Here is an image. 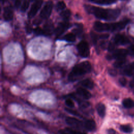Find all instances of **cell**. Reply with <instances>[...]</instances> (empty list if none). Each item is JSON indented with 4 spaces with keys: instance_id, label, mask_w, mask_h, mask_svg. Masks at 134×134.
I'll return each mask as SVG.
<instances>
[{
    "instance_id": "6da1fadb",
    "label": "cell",
    "mask_w": 134,
    "mask_h": 134,
    "mask_svg": "<svg viewBox=\"0 0 134 134\" xmlns=\"http://www.w3.org/2000/svg\"><path fill=\"white\" fill-rule=\"evenodd\" d=\"M86 9L97 18L105 20H115L120 14V10L118 9H104L94 6H87Z\"/></svg>"
},
{
    "instance_id": "7a4b0ae2",
    "label": "cell",
    "mask_w": 134,
    "mask_h": 134,
    "mask_svg": "<svg viewBox=\"0 0 134 134\" xmlns=\"http://www.w3.org/2000/svg\"><path fill=\"white\" fill-rule=\"evenodd\" d=\"M91 70V64L88 61H83L75 65L69 74L68 79L70 81L76 80L79 77L81 76Z\"/></svg>"
},
{
    "instance_id": "3957f363",
    "label": "cell",
    "mask_w": 134,
    "mask_h": 134,
    "mask_svg": "<svg viewBox=\"0 0 134 134\" xmlns=\"http://www.w3.org/2000/svg\"><path fill=\"white\" fill-rule=\"evenodd\" d=\"M79 54L83 58H87L90 55V49L88 43L85 41H81L77 45Z\"/></svg>"
},
{
    "instance_id": "277c9868",
    "label": "cell",
    "mask_w": 134,
    "mask_h": 134,
    "mask_svg": "<svg viewBox=\"0 0 134 134\" xmlns=\"http://www.w3.org/2000/svg\"><path fill=\"white\" fill-rule=\"evenodd\" d=\"M94 28L98 32L112 31V23H103L96 21L94 24Z\"/></svg>"
},
{
    "instance_id": "5b68a950",
    "label": "cell",
    "mask_w": 134,
    "mask_h": 134,
    "mask_svg": "<svg viewBox=\"0 0 134 134\" xmlns=\"http://www.w3.org/2000/svg\"><path fill=\"white\" fill-rule=\"evenodd\" d=\"M53 8V3L51 1L47 2L40 13V16L42 19H47L51 15Z\"/></svg>"
},
{
    "instance_id": "8992f818",
    "label": "cell",
    "mask_w": 134,
    "mask_h": 134,
    "mask_svg": "<svg viewBox=\"0 0 134 134\" xmlns=\"http://www.w3.org/2000/svg\"><path fill=\"white\" fill-rule=\"evenodd\" d=\"M128 54V50L125 49H119L114 50L113 52V54L111 55H108L107 58L108 59H124L126 58V57Z\"/></svg>"
},
{
    "instance_id": "52a82bcc",
    "label": "cell",
    "mask_w": 134,
    "mask_h": 134,
    "mask_svg": "<svg viewBox=\"0 0 134 134\" xmlns=\"http://www.w3.org/2000/svg\"><path fill=\"white\" fill-rule=\"evenodd\" d=\"M43 1L42 0H38L36 1L31 6L28 13V17L29 18H31L34 17L36 14H37V12L40 8Z\"/></svg>"
},
{
    "instance_id": "ba28073f",
    "label": "cell",
    "mask_w": 134,
    "mask_h": 134,
    "mask_svg": "<svg viewBox=\"0 0 134 134\" xmlns=\"http://www.w3.org/2000/svg\"><path fill=\"white\" fill-rule=\"evenodd\" d=\"M128 38L123 35L117 34L114 38V43L118 45H126L129 43Z\"/></svg>"
},
{
    "instance_id": "9c48e42d",
    "label": "cell",
    "mask_w": 134,
    "mask_h": 134,
    "mask_svg": "<svg viewBox=\"0 0 134 134\" xmlns=\"http://www.w3.org/2000/svg\"><path fill=\"white\" fill-rule=\"evenodd\" d=\"M70 27V24L66 21L59 23L57 27L55 29L54 32L56 36H61Z\"/></svg>"
},
{
    "instance_id": "30bf717a",
    "label": "cell",
    "mask_w": 134,
    "mask_h": 134,
    "mask_svg": "<svg viewBox=\"0 0 134 134\" xmlns=\"http://www.w3.org/2000/svg\"><path fill=\"white\" fill-rule=\"evenodd\" d=\"M65 122L68 125L73 127L80 126L82 125V122L81 121L75 117H66L65 118Z\"/></svg>"
},
{
    "instance_id": "8fae6325",
    "label": "cell",
    "mask_w": 134,
    "mask_h": 134,
    "mask_svg": "<svg viewBox=\"0 0 134 134\" xmlns=\"http://www.w3.org/2000/svg\"><path fill=\"white\" fill-rule=\"evenodd\" d=\"M122 73L128 76L134 75V62L125 66L122 70Z\"/></svg>"
},
{
    "instance_id": "7c38bea8",
    "label": "cell",
    "mask_w": 134,
    "mask_h": 134,
    "mask_svg": "<svg viewBox=\"0 0 134 134\" xmlns=\"http://www.w3.org/2000/svg\"><path fill=\"white\" fill-rule=\"evenodd\" d=\"M43 30L44 35L47 36L52 35V33L55 31L53 25L51 23V22H47V23H46L43 26Z\"/></svg>"
},
{
    "instance_id": "4fadbf2b",
    "label": "cell",
    "mask_w": 134,
    "mask_h": 134,
    "mask_svg": "<svg viewBox=\"0 0 134 134\" xmlns=\"http://www.w3.org/2000/svg\"><path fill=\"white\" fill-rule=\"evenodd\" d=\"M76 92L78 95L81 96L85 99H88L91 97V94L90 92L83 87H79L76 89Z\"/></svg>"
},
{
    "instance_id": "5bb4252c",
    "label": "cell",
    "mask_w": 134,
    "mask_h": 134,
    "mask_svg": "<svg viewBox=\"0 0 134 134\" xmlns=\"http://www.w3.org/2000/svg\"><path fill=\"white\" fill-rule=\"evenodd\" d=\"M85 129L89 131H92L96 129V123L93 119H87L83 124Z\"/></svg>"
},
{
    "instance_id": "9a60e30c",
    "label": "cell",
    "mask_w": 134,
    "mask_h": 134,
    "mask_svg": "<svg viewBox=\"0 0 134 134\" xmlns=\"http://www.w3.org/2000/svg\"><path fill=\"white\" fill-rule=\"evenodd\" d=\"M3 17L5 20L10 21L13 18V12L12 8L9 7H6L4 9Z\"/></svg>"
},
{
    "instance_id": "2e32d148",
    "label": "cell",
    "mask_w": 134,
    "mask_h": 134,
    "mask_svg": "<svg viewBox=\"0 0 134 134\" xmlns=\"http://www.w3.org/2000/svg\"><path fill=\"white\" fill-rule=\"evenodd\" d=\"M98 114L100 117H104L106 113V107L105 105L102 103H99L96 107Z\"/></svg>"
},
{
    "instance_id": "e0dca14e",
    "label": "cell",
    "mask_w": 134,
    "mask_h": 134,
    "mask_svg": "<svg viewBox=\"0 0 134 134\" xmlns=\"http://www.w3.org/2000/svg\"><path fill=\"white\" fill-rule=\"evenodd\" d=\"M81 84L84 87H85L88 89H92L94 86L93 81L89 79H86L81 81Z\"/></svg>"
},
{
    "instance_id": "ac0fdd59",
    "label": "cell",
    "mask_w": 134,
    "mask_h": 134,
    "mask_svg": "<svg viewBox=\"0 0 134 134\" xmlns=\"http://www.w3.org/2000/svg\"><path fill=\"white\" fill-rule=\"evenodd\" d=\"M123 106L127 108H130L134 107V101L130 98H125L122 100Z\"/></svg>"
},
{
    "instance_id": "d6986e66",
    "label": "cell",
    "mask_w": 134,
    "mask_h": 134,
    "mask_svg": "<svg viewBox=\"0 0 134 134\" xmlns=\"http://www.w3.org/2000/svg\"><path fill=\"white\" fill-rule=\"evenodd\" d=\"M63 39L68 42H74L76 40V36L73 33H68L64 35Z\"/></svg>"
},
{
    "instance_id": "ffe728a7",
    "label": "cell",
    "mask_w": 134,
    "mask_h": 134,
    "mask_svg": "<svg viewBox=\"0 0 134 134\" xmlns=\"http://www.w3.org/2000/svg\"><path fill=\"white\" fill-rule=\"evenodd\" d=\"M120 129L125 133H130L133 131V128L128 125H121L120 126Z\"/></svg>"
},
{
    "instance_id": "44dd1931",
    "label": "cell",
    "mask_w": 134,
    "mask_h": 134,
    "mask_svg": "<svg viewBox=\"0 0 134 134\" xmlns=\"http://www.w3.org/2000/svg\"><path fill=\"white\" fill-rule=\"evenodd\" d=\"M126 62V59H116L114 63V66L116 68H119L122 67Z\"/></svg>"
},
{
    "instance_id": "7402d4cb",
    "label": "cell",
    "mask_w": 134,
    "mask_h": 134,
    "mask_svg": "<svg viewBox=\"0 0 134 134\" xmlns=\"http://www.w3.org/2000/svg\"><path fill=\"white\" fill-rule=\"evenodd\" d=\"M71 12L69 9H66V10H63L60 13L61 17L65 20H68L71 16Z\"/></svg>"
},
{
    "instance_id": "603a6c76",
    "label": "cell",
    "mask_w": 134,
    "mask_h": 134,
    "mask_svg": "<svg viewBox=\"0 0 134 134\" xmlns=\"http://www.w3.org/2000/svg\"><path fill=\"white\" fill-rule=\"evenodd\" d=\"M116 0H97L95 3L100 5H110L114 3Z\"/></svg>"
},
{
    "instance_id": "cb8c5ba5",
    "label": "cell",
    "mask_w": 134,
    "mask_h": 134,
    "mask_svg": "<svg viewBox=\"0 0 134 134\" xmlns=\"http://www.w3.org/2000/svg\"><path fill=\"white\" fill-rule=\"evenodd\" d=\"M65 130L68 132H69L70 134H86L85 132H83L82 131H80L77 130L73 129L71 128H65Z\"/></svg>"
},
{
    "instance_id": "d4e9b609",
    "label": "cell",
    "mask_w": 134,
    "mask_h": 134,
    "mask_svg": "<svg viewBox=\"0 0 134 134\" xmlns=\"http://www.w3.org/2000/svg\"><path fill=\"white\" fill-rule=\"evenodd\" d=\"M29 5V0H25L21 6V10L23 12H25L28 8Z\"/></svg>"
},
{
    "instance_id": "484cf974",
    "label": "cell",
    "mask_w": 134,
    "mask_h": 134,
    "mask_svg": "<svg viewBox=\"0 0 134 134\" xmlns=\"http://www.w3.org/2000/svg\"><path fill=\"white\" fill-rule=\"evenodd\" d=\"M66 7L65 4L63 1H60L58 2L57 4V9L59 10H63Z\"/></svg>"
},
{
    "instance_id": "4316f807",
    "label": "cell",
    "mask_w": 134,
    "mask_h": 134,
    "mask_svg": "<svg viewBox=\"0 0 134 134\" xmlns=\"http://www.w3.org/2000/svg\"><path fill=\"white\" fill-rule=\"evenodd\" d=\"M65 105L68 106L69 108H73L74 107V103L71 99L68 98L65 101Z\"/></svg>"
},
{
    "instance_id": "83f0119b",
    "label": "cell",
    "mask_w": 134,
    "mask_h": 134,
    "mask_svg": "<svg viewBox=\"0 0 134 134\" xmlns=\"http://www.w3.org/2000/svg\"><path fill=\"white\" fill-rule=\"evenodd\" d=\"M65 110H66V112L69 113V114H70L71 115H73L74 116H80L77 111H76V110H74L73 109H72L71 108H65Z\"/></svg>"
},
{
    "instance_id": "f1b7e54d",
    "label": "cell",
    "mask_w": 134,
    "mask_h": 134,
    "mask_svg": "<svg viewBox=\"0 0 134 134\" xmlns=\"http://www.w3.org/2000/svg\"><path fill=\"white\" fill-rule=\"evenodd\" d=\"M34 32L38 35H44L43 29H42L39 27H37L34 29Z\"/></svg>"
},
{
    "instance_id": "f546056e",
    "label": "cell",
    "mask_w": 134,
    "mask_h": 134,
    "mask_svg": "<svg viewBox=\"0 0 134 134\" xmlns=\"http://www.w3.org/2000/svg\"><path fill=\"white\" fill-rule=\"evenodd\" d=\"M128 54L131 56L134 57V44H132L128 48Z\"/></svg>"
},
{
    "instance_id": "4dcf8cb0",
    "label": "cell",
    "mask_w": 134,
    "mask_h": 134,
    "mask_svg": "<svg viewBox=\"0 0 134 134\" xmlns=\"http://www.w3.org/2000/svg\"><path fill=\"white\" fill-rule=\"evenodd\" d=\"M73 31L77 35H80L82 33V26H79L78 25V27L74 29V30H73Z\"/></svg>"
},
{
    "instance_id": "1f68e13d",
    "label": "cell",
    "mask_w": 134,
    "mask_h": 134,
    "mask_svg": "<svg viewBox=\"0 0 134 134\" xmlns=\"http://www.w3.org/2000/svg\"><path fill=\"white\" fill-rule=\"evenodd\" d=\"M119 83L121 86H125L127 84V80L125 77H122L119 79Z\"/></svg>"
},
{
    "instance_id": "d6a6232c",
    "label": "cell",
    "mask_w": 134,
    "mask_h": 134,
    "mask_svg": "<svg viewBox=\"0 0 134 134\" xmlns=\"http://www.w3.org/2000/svg\"><path fill=\"white\" fill-rule=\"evenodd\" d=\"M91 35V37H92V39L94 43L97 42V41L98 39L99 38V36H98L97 35H96L94 32H92Z\"/></svg>"
},
{
    "instance_id": "836d02e7",
    "label": "cell",
    "mask_w": 134,
    "mask_h": 134,
    "mask_svg": "<svg viewBox=\"0 0 134 134\" xmlns=\"http://www.w3.org/2000/svg\"><path fill=\"white\" fill-rule=\"evenodd\" d=\"M89 105H90V103L88 102H81V103H80V106L83 108H86Z\"/></svg>"
},
{
    "instance_id": "e575fe53",
    "label": "cell",
    "mask_w": 134,
    "mask_h": 134,
    "mask_svg": "<svg viewBox=\"0 0 134 134\" xmlns=\"http://www.w3.org/2000/svg\"><path fill=\"white\" fill-rule=\"evenodd\" d=\"M26 32L28 34H30L32 30V27L31 26H30V25L29 24H28L26 25Z\"/></svg>"
},
{
    "instance_id": "d590c367",
    "label": "cell",
    "mask_w": 134,
    "mask_h": 134,
    "mask_svg": "<svg viewBox=\"0 0 134 134\" xmlns=\"http://www.w3.org/2000/svg\"><path fill=\"white\" fill-rule=\"evenodd\" d=\"M108 73L111 76H115L117 74L116 71L115 70L112 69H110L108 70Z\"/></svg>"
},
{
    "instance_id": "8d00e7d4",
    "label": "cell",
    "mask_w": 134,
    "mask_h": 134,
    "mask_svg": "<svg viewBox=\"0 0 134 134\" xmlns=\"http://www.w3.org/2000/svg\"><path fill=\"white\" fill-rule=\"evenodd\" d=\"M107 133L108 134H116V131L114 129L110 128L107 130Z\"/></svg>"
},
{
    "instance_id": "74e56055",
    "label": "cell",
    "mask_w": 134,
    "mask_h": 134,
    "mask_svg": "<svg viewBox=\"0 0 134 134\" xmlns=\"http://www.w3.org/2000/svg\"><path fill=\"white\" fill-rule=\"evenodd\" d=\"M15 5L16 6V7L18 8L20 6V0H16L15 2Z\"/></svg>"
},
{
    "instance_id": "f35d334b",
    "label": "cell",
    "mask_w": 134,
    "mask_h": 134,
    "mask_svg": "<svg viewBox=\"0 0 134 134\" xmlns=\"http://www.w3.org/2000/svg\"><path fill=\"white\" fill-rule=\"evenodd\" d=\"M59 133L60 134H70L69 132H68L66 130H60L59 131Z\"/></svg>"
},
{
    "instance_id": "ab89813d",
    "label": "cell",
    "mask_w": 134,
    "mask_h": 134,
    "mask_svg": "<svg viewBox=\"0 0 134 134\" xmlns=\"http://www.w3.org/2000/svg\"><path fill=\"white\" fill-rule=\"evenodd\" d=\"M129 86H130V87H134V77L130 81V82L129 83Z\"/></svg>"
},
{
    "instance_id": "60d3db41",
    "label": "cell",
    "mask_w": 134,
    "mask_h": 134,
    "mask_svg": "<svg viewBox=\"0 0 134 134\" xmlns=\"http://www.w3.org/2000/svg\"><path fill=\"white\" fill-rule=\"evenodd\" d=\"M89 1H91V2H94V3H95V2L96 1H97V0H89Z\"/></svg>"
},
{
    "instance_id": "b9f144b4",
    "label": "cell",
    "mask_w": 134,
    "mask_h": 134,
    "mask_svg": "<svg viewBox=\"0 0 134 134\" xmlns=\"http://www.w3.org/2000/svg\"><path fill=\"white\" fill-rule=\"evenodd\" d=\"M1 2L3 3H4V2H5V1H6V0H1Z\"/></svg>"
},
{
    "instance_id": "7bdbcfd3",
    "label": "cell",
    "mask_w": 134,
    "mask_h": 134,
    "mask_svg": "<svg viewBox=\"0 0 134 134\" xmlns=\"http://www.w3.org/2000/svg\"><path fill=\"white\" fill-rule=\"evenodd\" d=\"M30 1H37L38 0H30Z\"/></svg>"
},
{
    "instance_id": "ee69618b",
    "label": "cell",
    "mask_w": 134,
    "mask_h": 134,
    "mask_svg": "<svg viewBox=\"0 0 134 134\" xmlns=\"http://www.w3.org/2000/svg\"><path fill=\"white\" fill-rule=\"evenodd\" d=\"M12 1H14V2H15L16 0H12Z\"/></svg>"
},
{
    "instance_id": "f6af8a7d",
    "label": "cell",
    "mask_w": 134,
    "mask_h": 134,
    "mask_svg": "<svg viewBox=\"0 0 134 134\" xmlns=\"http://www.w3.org/2000/svg\"><path fill=\"white\" fill-rule=\"evenodd\" d=\"M133 93H134V91H133Z\"/></svg>"
}]
</instances>
